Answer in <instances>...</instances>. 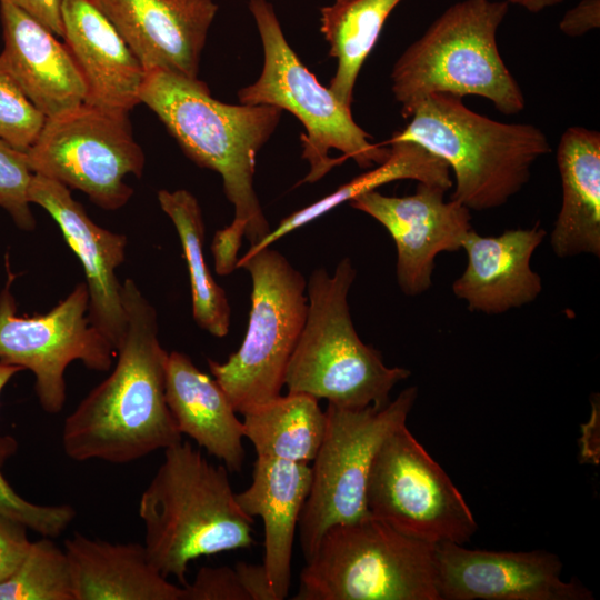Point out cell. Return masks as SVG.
I'll list each match as a JSON object with an SVG mask.
<instances>
[{
  "label": "cell",
  "mask_w": 600,
  "mask_h": 600,
  "mask_svg": "<svg viewBox=\"0 0 600 600\" xmlns=\"http://www.w3.org/2000/svg\"><path fill=\"white\" fill-rule=\"evenodd\" d=\"M140 103L149 107L198 166L218 172L234 218L212 241L214 269H237L243 238L250 247L272 230L253 187L259 150L276 130L282 110L267 104H228L216 100L198 78L153 70L146 74Z\"/></svg>",
  "instance_id": "obj_1"
},
{
  "label": "cell",
  "mask_w": 600,
  "mask_h": 600,
  "mask_svg": "<svg viewBox=\"0 0 600 600\" xmlns=\"http://www.w3.org/2000/svg\"><path fill=\"white\" fill-rule=\"evenodd\" d=\"M126 334L112 372L66 418L64 453L74 461L130 463L182 441L166 400L169 353L153 306L132 279L121 286Z\"/></svg>",
  "instance_id": "obj_2"
},
{
  "label": "cell",
  "mask_w": 600,
  "mask_h": 600,
  "mask_svg": "<svg viewBox=\"0 0 600 600\" xmlns=\"http://www.w3.org/2000/svg\"><path fill=\"white\" fill-rule=\"evenodd\" d=\"M163 451L139 500L143 546L166 578L186 587L190 561L254 542L253 518L237 503L224 464L210 463L187 441Z\"/></svg>",
  "instance_id": "obj_3"
},
{
  "label": "cell",
  "mask_w": 600,
  "mask_h": 600,
  "mask_svg": "<svg viewBox=\"0 0 600 600\" xmlns=\"http://www.w3.org/2000/svg\"><path fill=\"white\" fill-rule=\"evenodd\" d=\"M410 141L453 171L451 199L470 211L503 206L529 181L533 163L551 151L544 132L529 123H504L469 109L462 98L434 93L384 144Z\"/></svg>",
  "instance_id": "obj_4"
},
{
  "label": "cell",
  "mask_w": 600,
  "mask_h": 600,
  "mask_svg": "<svg viewBox=\"0 0 600 600\" xmlns=\"http://www.w3.org/2000/svg\"><path fill=\"white\" fill-rule=\"evenodd\" d=\"M508 8L507 1L453 3L404 50L391 71L403 118L434 93L482 97L508 116L523 110V93L497 44Z\"/></svg>",
  "instance_id": "obj_5"
},
{
  "label": "cell",
  "mask_w": 600,
  "mask_h": 600,
  "mask_svg": "<svg viewBox=\"0 0 600 600\" xmlns=\"http://www.w3.org/2000/svg\"><path fill=\"white\" fill-rule=\"evenodd\" d=\"M357 271L349 258L329 274L316 269L307 282V316L289 360L288 392L306 393L341 409L382 408L393 387L410 370L388 367L381 353L366 344L351 320L348 294Z\"/></svg>",
  "instance_id": "obj_6"
},
{
  "label": "cell",
  "mask_w": 600,
  "mask_h": 600,
  "mask_svg": "<svg viewBox=\"0 0 600 600\" xmlns=\"http://www.w3.org/2000/svg\"><path fill=\"white\" fill-rule=\"evenodd\" d=\"M293 600H441L434 544L368 516L330 527Z\"/></svg>",
  "instance_id": "obj_7"
},
{
  "label": "cell",
  "mask_w": 600,
  "mask_h": 600,
  "mask_svg": "<svg viewBox=\"0 0 600 600\" xmlns=\"http://www.w3.org/2000/svg\"><path fill=\"white\" fill-rule=\"evenodd\" d=\"M258 28L263 67L256 82L239 90L242 104H267L291 112L304 127L302 158L310 170L300 183H313L333 167L352 159L360 168L382 163L390 147L370 142V136L352 118L351 107L341 103L301 62L289 46L273 6L249 0Z\"/></svg>",
  "instance_id": "obj_8"
},
{
  "label": "cell",
  "mask_w": 600,
  "mask_h": 600,
  "mask_svg": "<svg viewBox=\"0 0 600 600\" xmlns=\"http://www.w3.org/2000/svg\"><path fill=\"white\" fill-rule=\"evenodd\" d=\"M252 280L244 339L227 361L208 359L211 374L233 409L244 413L281 393L286 370L307 316V281L279 251H247L237 269Z\"/></svg>",
  "instance_id": "obj_9"
},
{
  "label": "cell",
  "mask_w": 600,
  "mask_h": 600,
  "mask_svg": "<svg viewBox=\"0 0 600 600\" xmlns=\"http://www.w3.org/2000/svg\"><path fill=\"white\" fill-rule=\"evenodd\" d=\"M418 389H403L382 408L341 409L328 404L321 446L311 466L312 479L299 518V540L306 561L327 529L369 516L367 483L384 440L407 424Z\"/></svg>",
  "instance_id": "obj_10"
},
{
  "label": "cell",
  "mask_w": 600,
  "mask_h": 600,
  "mask_svg": "<svg viewBox=\"0 0 600 600\" xmlns=\"http://www.w3.org/2000/svg\"><path fill=\"white\" fill-rule=\"evenodd\" d=\"M26 153L33 173L78 189L110 211L130 200L133 189L124 179L141 177L146 162L128 113L87 103L47 119Z\"/></svg>",
  "instance_id": "obj_11"
},
{
  "label": "cell",
  "mask_w": 600,
  "mask_h": 600,
  "mask_svg": "<svg viewBox=\"0 0 600 600\" xmlns=\"http://www.w3.org/2000/svg\"><path fill=\"white\" fill-rule=\"evenodd\" d=\"M366 501L369 516L433 544H464L478 529L462 493L407 424L379 448Z\"/></svg>",
  "instance_id": "obj_12"
},
{
  "label": "cell",
  "mask_w": 600,
  "mask_h": 600,
  "mask_svg": "<svg viewBox=\"0 0 600 600\" xmlns=\"http://www.w3.org/2000/svg\"><path fill=\"white\" fill-rule=\"evenodd\" d=\"M12 280L9 274L0 293V361L32 371L42 409L58 413L67 397V367L79 360L91 370L108 371L117 351L88 317L86 281L48 313L19 317L10 292Z\"/></svg>",
  "instance_id": "obj_13"
},
{
  "label": "cell",
  "mask_w": 600,
  "mask_h": 600,
  "mask_svg": "<svg viewBox=\"0 0 600 600\" xmlns=\"http://www.w3.org/2000/svg\"><path fill=\"white\" fill-rule=\"evenodd\" d=\"M441 600H593L579 581H564L560 558L547 550L492 551L434 544Z\"/></svg>",
  "instance_id": "obj_14"
},
{
  "label": "cell",
  "mask_w": 600,
  "mask_h": 600,
  "mask_svg": "<svg viewBox=\"0 0 600 600\" xmlns=\"http://www.w3.org/2000/svg\"><path fill=\"white\" fill-rule=\"evenodd\" d=\"M446 191L418 182L410 196L390 197L372 190L349 201L390 233L397 249V281L407 296L426 292L431 286L436 257L461 249L472 230L470 210L452 199L446 201Z\"/></svg>",
  "instance_id": "obj_15"
},
{
  "label": "cell",
  "mask_w": 600,
  "mask_h": 600,
  "mask_svg": "<svg viewBox=\"0 0 600 600\" xmlns=\"http://www.w3.org/2000/svg\"><path fill=\"white\" fill-rule=\"evenodd\" d=\"M30 203L42 207L81 261L89 292L88 317L117 351L127 330V313L116 270L126 256L127 237L94 223L68 187L33 173Z\"/></svg>",
  "instance_id": "obj_16"
},
{
  "label": "cell",
  "mask_w": 600,
  "mask_h": 600,
  "mask_svg": "<svg viewBox=\"0 0 600 600\" xmlns=\"http://www.w3.org/2000/svg\"><path fill=\"white\" fill-rule=\"evenodd\" d=\"M146 72L198 78L218 6L212 0H96Z\"/></svg>",
  "instance_id": "obj_17"
},
{
  "label": "cell",
  "mask_w": 600,
  "mask_h": 600,
  "mask_svg": "<svg viewBox=\"0 0 600 600\" xmlns=\"http://www.w3.org/2000/svg\"><path fill=\"white\" fill-rule=\"evenodd\" d=\"M63 43L87 89V104L129 113L146 70L96 0H62Z\"/></svg>",
  "instance_id": "obj_18"
},
{
  "label": "cell",
  "mask_w": 600,
  "mask_h": 600,
  "mask_svg": "<svg viewBox=\"0 0 600 600\" xmlns=\"http://www.w3.org/2000/svg\"><path fill=\"white\" fill-rule=\"evenodd\" d=\"M0 60L34 107L52 119L82 106L87 89L66 44L8 1H0Z\"/></svg>",
  "instance_id": "obj_19"
},
{
  "label": "cell",
  "mask_w": 600,
  "mask_h": 600,
  "mask_svg": "<svg viewBox=\"0 0 600 600\" xmlns=\"http://www.w3.org/2000/svg\"><path fill=\"white\" fill-rule=\"evenodd\" d=\"M546 236L539 224L509 229L499 236H481L472 229L462 242L468 263L452 283L453 294L464 300L470 311L486 314L534 301L542 291V280L530 261Z\"/></svg>",
  "instance_id": "obj_20"
},
{
  "label": "cell",
  "mask_w": 600,
  "mask_h": 600,
  "mask_svg": "<svg viewBox=\"0 0 600 600\" xmlns=\"http://www.w3.org/2000/svg\"><path fill=\"white\" fill-rule=\"evenodd\" d=\"M309 463L257 457L251 484L236 493L241 510L263 522V563L276 600L289 593L300 513L311 487Z\"/></svg>",
  "instance_id": "obj_21"
},
{
  "label": "cell",
  "mask_w": 600,
  "mask_h": 600,
  "mask_svg": "<svg viewBox=\"0 0 600 600\" xmlns=\"http://www.w3.org/2000/svg\"><path fill=\"white\" fill-rule=\"evenodd\" d=\"M76 600H184L151 562L143 543H113L79 532L67 539Z\"/></svg>",
  "instance_id": "obj_22"
},
{
  "label": "cell",
  "mask_w": 600,
  "mask_h": 600,
  "mask_svg": "<svg viewBox=\"0 0 600 600\" xmlns=\"http://www.w3.org/2000/svg\"><path fill=\"white\" fill-rule=\"evenodd\" d=\"M166 400L181 434L239 472L244 460L243 424L223 389L181 352L168 356Z\"/></svg>",
  "instance_id": "obj_23"
},
{
  "label": "cell",
  "mask_w": 600,
  "mask_h": 600,
  "mask_svg": "<svg viewBox=\"0 0 600 600\" xmlns=\"http://www.w3.org/2000/svg\"><path fill=\"white\" fill-rule=\"evenodd\" d=\"M562 203L550 234L559 258L600 257V133L570 127L557 148Z\"/></svg>",
  "instance_id": "obj_24"
},
{
  "label": "cell",
  "mask_w": 600,
  "mask_h": 600,
  "mask_svg": "<svg viewBox=\"0 0 600 600\" xmlns=\"http://www.w3.org/2000/svg\"><path fill=\"white\" fill-rule=\"evenodd\" d=\"M243 434L257 457L312 462L323 440L327 416L318 400L288 392L244 413Z\"/></svg>",
  "instance_id": "obj_25"
},
{
  "label": "cell",
  "mask_w": 600,
  "mask_h": 600,
  "mask_svg": "<svg viewBox=\"0 0 600 600\" xmlns=\"http://www.w3.org/2000/svg\"><path fill=\"white\" fill-rule=\"evenodd\" d=\"M387 144L390 146V152L382 163L339 187L329 196L282 219L266 238L250 247L249 251L253 252L270 247L289 232L313 221L341 203L349 202L362 193L377 190L379 187L397 180H414L439 186L446 190L452 187L450 168L441 158L410 141H396Z\"/></svg>",
  "instance_id": "obj_26"
},
{
  "label": "cell",
  "mask_w": 600,
  "mask_h": 600,
  "mask_svg": "<svg viewBox=\"0 0 600 600\" xmlns=\"http://www.w3.org/2000/svg\"><path fill=\"white\" fill-rule=\"evenodd\" d=\"M401 1L336 0L320 8V30L338 62L329 89L341 103L351 107L359 71Z\"/></svg>",
  "instance_id": "obj_27"
},
{
  "label": "cell",
  "mask_w": 600,
  "mask_h": 600,
  "mask_svg": "<svg viewBox=\"0 0 600 600\" xmlns=\"http://www.w3.org/2000/svg\"><path fill=\"white\" fill-rule=\"evenodd\" d=\"M158 201L174 224L182 246L193 319L201 329L222 338L230 329L231 309L224 290L216 282L204 260V222L198 200L191 192L180 189L160 190Z\"/></svg>",
  "instance_id": "obj_28"
},
{
  "label": "cell",
  "mask_w": 600,
  "mask_h": 600,
  "mask_svg": "<svg viewBox=\"0 0 600 600\" xmlns=\"http://www.w3.org/2000/svg\"><path fill=\"white\" fill-rule=\"evenodd\" d=\"M0 600H76L64 549L50 537L31 542L20 566L0 582Z\"/></svg>",
  "instance_id": "obj_29"
},
{
  "label": "cell",
  "mask_w": 600,
  "mask_h": 600,
  "mask_svg": "<svg viewBox=\"0 0 600 600\" xmlns=\"http://www.w3.org/2000/svg\"><path fill=\"white\" fill-rule=\"evenodd\" d=\"M23 368L0 361V392ZM0 516L12 519L42 534L58 537L76 517L71 506H41L20 497L0 473Z\"/></svg>",
  "instance_id": "obj_30"
},
{
  "label": "cell",
  "mask_w": 600,
  "mask_h": 600,
  "mask_svg": "<svg viewBox=\"0 0 600 600\" xmlns=\"http://www.w3.org/2000/svg\"><path fill=\"white\" fill-rule=\"evenodd\" d=\"M46 120L0 60V139L18 150L27 151L37 140Z\"/></svg>",
  "instance_id": "obj_31"
},
{
  "label": "cell",
  "mask_w": 600,
  "mask_h": 600,
  "mask_svg": "<svg viewBox=\"0 0 600 600\" xmlns=\"http://www.w3.org/2000/svg\"><path fill=\"white\" fill-rule=\"evenodd\" d=\"M32 177L26 151L0 139V207L26 231L36 227L28 196Z\"/></svg>",
  "instance_id": "obj_32"
},
{
  "label": "cell",
  "mask_w": 600,
  "mask_h": 600,
  "mask_svg": "<svg viewBox=\"0 0 600 600\" xmlns=\"http://www.w3.org/2000/svg\"><path fill=\"white\" fill-rule=\"evenodd\" d=\"M184 600H250L234 568L202 567L184 587Z\"/></svg>",
  "instance_id": "obj_33"
},
{
  "label": "cell",
  "mask_w": 600,
  "mask_h": 600,
  "mask_svg": "<svg viewBox=\"0 0 600 600\" xmlns=\"http://www.w3.org/2000/svg\"><path fill=\"white\" fill-rule=\"evenodd\" d=\"M27 527L0 516V582L9 578L26 558L31 541Z\"/></svg>",
  "instance_id": "obj_34"
},
{
  "label": "cell",
  "mask_w": 600,
  "mask_h": 600,
  "mask_svg": "<svg viewBox=\"0 0 600 600\" xmlns=\"http://www.w3.org/2000/svg\"><path fill=\"white\" fill-rule=\"evenodd\" d=\"M599 26L600 0H581L564 13L559 23L560 30L570 37L582 36Z\"/></svg>",
  "instance_id": "obj_35"
},
{
  "label": "cell",
  "mask_w": 600,
  "mask_h": 600,
  "mask_svg": "<svg viewBox=\"0 0 600 600\" xmlns=\"http://www.w3.org/2000/svg\"><path fill=\"white\" fill-rule=\"evenodd\" d=\"M8 1L20 8L56 36L62 38L63 26L61 18L62 0H0Z\"/></svg>",
  "instance_id": "obj_36"
},
{
  "label": "cell",
  "mask_w": 600,
  "mask_h": 600,
  "mask_svg": "<svg viewBox=\"0 0 600 600\" xmlns=\"http://www.w3.org/2000/svg\"><path fill=\"white\" fill-rule=\"evenodd\" d=\"M234 569L250 600H276L262 564L237 562Z\"/></svg>",
  "instance_id": "obj_37"
},
{
  "label": "cell",
  "mask_w": 600,
  "mask_h": 600,
  "mask_svg": "<svg viewBox=\"0 0 600 600\" xmlns=\"http://www.w3.org/2000/svg\"><path fill=\"white\" fill-rule=\"evenodd\" d=\"M508 3L522 7L532 13H538L547 8L554 7L563 0H506Z\"/></svg>",
  "instance_id": "obj_38"
}]
</instances>
